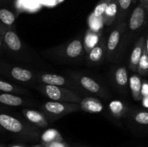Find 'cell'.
Returning a JSON list of instances; mask_svg holds the SVG:
<instances>
[{"instance_id":"1","label":"cell","mask_w":148,"mask_h":147,"mask_svg":"<svg viewBox=\"0 0 148 147\" xmlns=\"http://www.w3.org/2000/svg\"><path fill=\"white\" fill-rule=\"evenodd\" d=\"M0 126L2 129L17 134L22 136L36 137L37 135L35 131H31L26 124L20 121L13 115L2 112L0 110Z\"/></svg>"},{"instance_id":"2","label":"cell","mask_w":148,"mask_h":147,"mask_svg":"<svg viewBox=\"0 0 148 147\" xmlns=\"http://www.w3.org/2000/svg\"><path fill=\"white\" fill-rule=\"evenodd\" d=\"M41 85L40 91L53 101L79 104L82 100L79 95L65 88L53 85Z\"/></svg>"},{"instance_id":"3","label":"cell","mask_w":148,"mask_h":147,"mask_svg":"<svg viewBox=\"0 0 148 147\" xmlns=\"http://www.w3.org/2000/svg\"><path fill=\"white\" fill-rule=\"evenodd\" d=\"M79 109H81L79 104L57 102L53 100L46 102L41 106V110L46 115L55 118L77 111Z\"/></svg>"},{"instance_id":"4","label":"cell","mask_w":148,"mask_h":147,"mask_svg":"<svg viewBox=\"0 0 148 147\" xmlns=\"http://www.w3.org/2000/svg\"><path fill=\"white\" fill-rule=\"evenodd\" d=\"M0 74L20 82H30L33 78V74L28 69L20 66H12L1 61H0Z\"/></svg>"},{"instance_id":"5","label":"cell","mask_w":148,"mask_h":147,"mask_svg":"<svg viewBox=\"0 0 148 147\" xmlns=\"http://www.w3.org/2000/svg\"><path fill=\"white\" fill-rule=\"evenodd\" d=\"M148 13V9L145 6L140 3L133 10L130 17V28L132 30H137L140 29L145 22Z\"/></svg>"},{"instance_id":"6","label":"cell","mask_w":148,"mask_h":147,"mask_svg":"<svg viewBox=\"0 0 148 147\" xmlns=\"http://www.w3.org/2000/svg\"><path fill=\"white\" fill-rule=\"evenodd\" d=\"M3 42L8 50L14 53L20 51L23 48L22 42L17 33L12 29L8 28L7 27L3 35Z\"/></svg>"},{"instance_id":"7","label":"cell","mask_w":148,"mask_h":147,"mask_svg":"<svg viewBox=\"0 0 148 147\" xmlns=\"http://www.w3.org/2000/svg\"><path fill=\"white\" fill-rule=\"evenodd\" d=\"M145 48V39L144 36H142L138 39L135 43L130 61V68L134 72L137 71V66L142 57L144 49Z\"/></svg>"},{"instance_id":"8","label":"cell","mask_w":148,"mask_h":147,"mask_svg":"<svg viewBox=\"0 0 148 147\" xmlns=\"http://www.w3.org/2000/svg\"><path fill=\"white\" fill-rule=\"evenodd\" d=\"M124 27H125V23H122V24H120L119 27L113 30L109 37H108L106 45V53L107 56L108 58L111 57V55L116 50L117 46H119L120 39H121V34L124 30Z\"/></svg>"},{"instance_id":"9","label":"cell","mask_w":148,"mask_h":147,"mask_svg":"<svg viewBox=\"0 0 148 147\" xmlns=\"http://www.w3.org/2000/svg\"><path fill=\"white\" fill-rule=\"evenodd\" d=\"M23 114L26 119L33 125L40 128H46L49 125L48 120L43 112L30 109H23Z\"/></svg>"},{"instance_id":"10","label":"cell","mask_w":148,"mask_h":147,"mask_svg":"<svg viewBox=\"0 0 148 147\" xmlns=\"http://www.w3.org/2000/svg\"><path fill=\"white\" fill-rule=\"evenodd\" d=\"M80 108L90 113H99L103 110L104 107L99 99L93 97H85L79 102Z\"/></svg>"},{"instance_id":"11","label":"cell","mask_w":148,"mask_h":147,"mask_svg":"<svg viewBox=\"0 0 148 147\" xmlns=\"http://www.w3.org/2000/svg\"><path fill=\"white\" fill-rule=\"evenodd\" d=\"M25 100L21 97L12 93L0 92V104L7 106L18 107L25 105Z\"/></svg>"},{"instance_id":"12","label":"cell","mask_w":148,"mask_h":147,"mask_svg":"<svg viewBox=\"0 0 148 147\" xmlns=\"http://www.w3.org/2000/svg\"><path fill=\"white\" fill-rule=\"evenodd\" d=\"M101 39V33H97V32L92 31L90 29L87 30L84 39V49L86 53H90L95 46L98 44Z\"/></svg>"},{"instance_id":"13","label":"cell","mask_w":148,"mask_h":147,"mask_svg":"<svg viewBox=\"0 0 148 147\" xmlns=\"http://www.w3.org/2000/svg\"><path fill=\"white\" fill-rule=\"evenodd\" d=\"M38 79L44 84L53 85V86H62L66 84V80L64 77L60 75L53 74H42L38 75Z\"/></svg>"},{"instance_id":"14","label":"cell","mask_w":148,"mask_h":147,"mask_svg":"<svg viewBox=\"0 0 148 147\" xmlns=\"http://www.w3.org/2000/svg\"><path fill=\"white\" fill-rule=\"evenodd\" d=\"M107 43L105 38H101L98 44L92 49L89 53V59L90 61L98 63L101 61L106 52Z\"/></svg>"},{"instance_id":"15","label":"cell","mask_w":148,"mask_h":147,"mask_svg":"<svg viewBox=\"0 0 148 147\" xmlns=\"http://www.w3.org/2000/svg\"><path fill=\"white\" fill-rule=\"evenodd\" d=\"M77 81L84 89L89 91V92L95 94H101L102 92L99 84L89 76H79Z\"/></svg>"},{"instance_id":"16","label":"cell","mask_w":148,"mask_h":147,"mask_svg":"<svg viewBox=\"0 0 148 147\" xmlns=\"http://www.w3.org/2000/svg\"><path fill=\"white\" fill-rule=\"evenodd\" d=\"M117 14H118V1L117 0H111L103 15L104 24L106 25H111L115 20Z\"/></svg>"},{"instance_id":"17","label":"cell","mask_w":148,"mask_h":147,"mask_svg":"<svg viewBox=\"0 0 148 147\" xmlns=\"http://www.w3.org/2000/svg\"><path fill=\"white\" fill-rule=\"evenodd\" d=\"M84 46L81 40H74L69 43L66 48V54L68 57L75 59L83 53Z\"/></svg>"},{"instance_id":"18","label":"cell","mask_w":148,"mask_h":147,"mask_svg":"<svg viewBox=\"0 0 148 147\" xmlns=\"http://www.w3.org/2000/svg\"><path fill=\"white\" fill-rule=\"evenodd\" d=\"M142 81L137 75H133L130 79V86L131 89L133 98L135 100L140 101L143 99L142 95Z\"/></svg>"},{"instance_id":"19","label":"cell","mask_w":148,"mask_h":147,"mask_svg":"<svg viewBox=\"0 0 148 147\" xmlns=\"http://www.w3.org/2000/svg\"><path fill=\"white\" fill-rule=\"evenodd\" d=\"M16 20V15L13 12L7 8L0 7V22L5 27L12 29V27L14 24Z\"/></svg>"},{"instance_id":"20","label":"cell","mask_w":148,"mask_h":147,"mask_svg":"<svg viewBox=\"0 0 148 147\" xmlns=\"http://www.w3.org/2000/svg\"><path fill=\"white\" fill-rule=\"evenodd\" d=\"M40 141L42 144L54 142V141H64L63 137L60 133L54 128H49L46 130L40 135Z\"/></svg>"},{"instance_id":"21","label":"cell","mask_w":148,"mask_h":147,"mask_svg":"<svg viewBox=\"0 0 148 147\" xmlns=\"http://www.w3.org/2000/svg\"><path fill=\"white\" fill-rule=\"evenodd\" d=\"M108 108L111 114L116 118H121L127 112V106L124 102L120 100L111 101L108 105Z\"/></svg>"},{"instance_id":"22","label":"cell","mask_w":148,"mask_h":147,"mask_svg":"<svg viewBox=\"0 0 148 147\" xmlns=\"http://www.w3.org/2000/svg\"><path fill=\"white\" fill-rule=\"evenodd\" d=\"M0 92L12 94H23L25 92V90L20 86H15L0 79Z\"/></svg>"},{"instance_id":"23","label":"cell","mask_w":148,"mask_h":147,"mask_svg":"<svg viewBox=\"0 0 148 147\" xmlns=\"http://www.w3.org/2000/svg\"><path fill=\"white\" fill-rule=\"evenodd\" d=\"M88 24H89V29H90L91 30L97 33H101L105 24L103 17H95L92 13L88 18Z\"/></svg>"},{"instance_id":"24","label":"cell","mask_w":148,"mask_h":147,"mask_svg":"<svg viewBox=\"0 0 148 147\" xmlns=\"http://www.w3.org/2000/svg\"><path fill=\"white\" fill-rule=\"evenodd\" d=\"M115 80L117 84L120 86L124 87L127 85L129 81L128 72L127 69L124 66L119 67L115 73Z\"/></svg>"},{"instance_id":"25","label":"cell","mask_w":148,"mask_h":147,"mask_svg":"<svg viewBox=\"0 0 148 147\" xmlns=\"http://www.w3.org/2000/svg\"><path fill=\"white\" fill-rule=\"evenodd\" d=\"M137 72L139 74L143 76L148 74V54L145 48L137 66Z\"/></svg>"},{"instance_id":"26","label":"cell","mask_w":148,"mask_h":147,"mask_svg":"<svg viewBox=\"0 0 148 147\" xmlns=\"http://www.w3.org/2000/svg\"><path fill=\"white\" fill-rule=\"evenodd\" d=\"M111 0H101L94 9L92 14L95 17H103Z\"/></svg>"},{"instance_id":"27","label":"cell","mask_w":148,"mask_h":147,"mask_svg":"<svg viewBox=\"0 0 148 147\" xmlns=\"http://www.w3.org/2000/svg\"><path fill=\"white\" fill-rule=\"evenodd\" d=\"M134 0H117L118 1V15L119 17L126 14Z\"/></svg>"},{"instance_id":"28","label":"cell","mask_w":148,"mask_h":147,"mask_svg":"<svg viewBox=\"0 0 148 147\" xmlns=\"http://www.w3.org/2000/svg\"><path fill=\"white\" fill-rule=\"evenodd\" d=\"M134 120L141 125H148V112L140 111L134 115Z\"/></svg>"},{"instance_id":"29","label":"cell","mask_w":148,"mask_h":147,"mask_svg":"<svg viewBox=\"0 0 148 147\" xmlns=\"http://www.w3.org/2000/svg\"><path fill=\"white\" fill-rule=\"evenodd\" d=\"M43 144L46 147H70V146H69V144H67L64 141H54V142L46 143V144Z\"/></svg>"},{"instance_id":"30","label":"cell","mask_w":148,"mask_h":147,"mask_svg":"<svg viewBox=\"0 0 148 147\" xmlns=\"http://www.w3.org/2000/svg\"><path fill=\"white\" fill-rule=\"evenodd\" d=\"M142 95L144 97L148 96V84L145 82L142 86Z\"/></svg>"},{"instance_id":"31","label":"cell","mask_w":148,"mask_h":147,"mask_svg":"<svg viewBox=\"0 0 148 147\" xmlns=\"http://www.w3.org/2000/svg\"><path fill=\"white\" fill-rule=\"evenodd\" d=\"M6 27L0 22V38H2L3 35H4V30H5Z\"/></svg>"},{"instance_id":"32","label":"cell","mask_w":148,"mask_h":147,"mask_svg":"<svg viewBox=\"0 0 148 147\" xmlns=\"http://www.w3.org/2000/svg\"><path fill=\"white\" fill-rule=\"evenodd\" d=\"M143 104L145 108H148V96L147 97H144L143 100Z\"/></svg>"},{"instance_id":"33","label":"cell","mask_w":148,"mask_h":147,"mask_svg":"<svg viewBox=\"0 0 148 147\" xmlns=\"http://www.w3.org/2000/svg\"><path fill=\"white\" fill-rule=\"evenodd\" d=\"M140 2L148 9V0H140Z\"/></svg>"},{"instance_id":"34","label":"cell","mask_w":148,"mask_h":147,"mask_svg":"<svg viewBox=\"0 0 148 147\" xmlns=\"http://www.w3.org/2000/svg\"><path fill=\"white\" fill-rule=\"evenodd\" d=\"M9 147H27L25 145H23V144H13V145L10 146Z\"/></svg>"},{"instance_id":"35","label":"cell","mask_w":148,"mask_h":147,"mask_svg":"<svg viewBox=\"0 0 148 147\" xmlns=\"http://www.w3.org/2000/svg\"><path fill=\"white\" fill-rule=\"evenodd\" d=\"M145 48H146V50H147V53L148 54V33H147V39L145 40Z\"/></svg>"},{"instance_id":"36","label":"cell","mask_w":148,"mask_h":147,"mask_svg":"<svg viewBox=\"0 0 148 147\" xmlns=\"http://www.w3.org/2000/svg\"><path fill=\"white\" fill-rule=\"evenodd\" d=\"M33 147H46L43 144H36V145L33 146Z\"/></svg>"},{"instance_id":"37","label":"cell","mask_w":148,"mask_h":147,"mask_svg":"<svg viewBox=\"0 0 148 147\" xmlns=\"http://www.w3.org/2000/svg\"><path fill=\"white\" fill-rule=\"evenodd\" d=\"M4 45V42H3V37L2 38H0V48H1V46Z\"/></svg>"},{"instance_id":"38","label":"cell","mask_w":148,"mask_h":147,"mask_svg":"<svg viewBox=\"0 0 148 147\" xmlns=\"http://www.w3.org/2000/svg\"><path fill=\"white\" fill-rule=\"evenodd\" d=\"M0 147H4V146L3 145H1V144H0Z\"/></svg>"},{"instance_id":"39","label":"cell","mask_w":148,"mask_h":147,"mask_svg":"<svg viewBox=\"0 0 148 147\" xmlns=\"http://www.w3.org/2000/svg\"><path fill=\"white\" fill-rule=\"evenodd\" d=\"M1 129H2V128H1V127L0 126V131H1Z\"/></svg>"},{"instance_id":"40","label":"cell","mask_w":148,"mask_h":147,"mask_svg":"<svg viewBox=\"0 0 148 147\" xmlns=\"http://www.w3.org/2000/svg\"><path fill=\"white\" fill-rule=\"evenodd\" d=\"M4 147H5V146H4Z\"/></svg>"}]
</instances>
